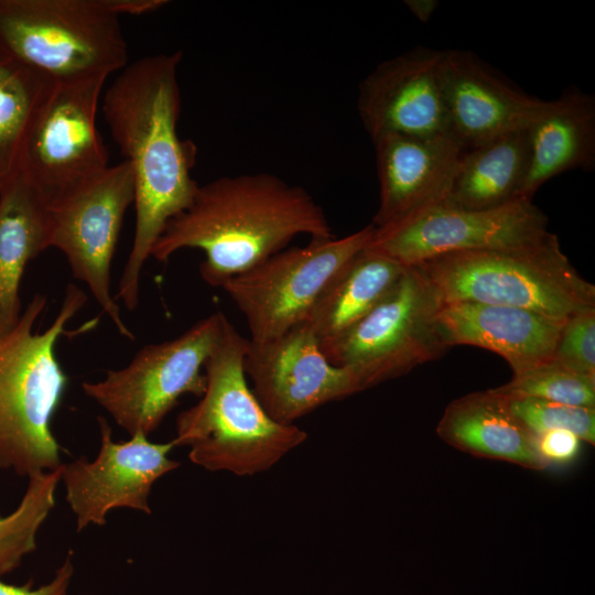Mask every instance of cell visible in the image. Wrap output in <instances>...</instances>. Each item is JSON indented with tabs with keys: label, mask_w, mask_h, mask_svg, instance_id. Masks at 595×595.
<instances>
[{
	"label": "cell",
	"mask_w": 595,
	"mask_h": 595,
	"mask_svg": "<svg viewBox=\"0 0 595 595\" xmlns=\"http://www.w3.org/2000/svg\"><path fill=\"white\" fill-rule=\"evenodd\" d=\"M54 82L0 50V186L17 174L29 126Z\"/></svg>",
	"instance_id": "obj_24"
},
{
	"label": "cell",
	"mask_w": 595,
	"mask_h": 595,
	"mask_svg": "<svg viewBox=\"0 0 595 595\" xmlns=\"http://www.w3.org/2000/svg\"><path fill=\"white\" fill-rule=\"evenodd\" d=\"M47 248L48 209L17 173L0 186V336L22 313L20 285L26 264Z\"/></svg>",
	"instance_id": "obj_21"
},
{
	"label": "cell",
	"mask_w": 595,
	"mask_h": 595,
	"mask_svg": "<svg viewBox=\"0 0 595 595\" xmlns=\"http://www.w3.org/2000/svg\"><path fill=\"white\" fill-rule=\"evenodd\" d=\"M549 234L548 217L529 199L493 209H467L442 201L375 228L367 248L415 267L452 252L519 246Z\"/></svg>",
	"instance_id": "obj_11"
},
{
	"label": "cell",
	"mask_w": 595,
	"mask_h": 595,
	"mask_svg": "<svg viewBox=\"0 0 595 595\" xmlns=\"http://www.w3.org/2000/svg\"><path fill=\"white\" fill-rule=\"evenodd\" d=\"M226 320L215 312L174 339L142 347L129 365L108 370L100 381L83 382L82 389L130 436H149L182 396L204 393L202 369Z\"/></svg>",
	"instance_id": "obj_9"
},
{
	"label": "cell",
	"mask_w": 595,
	"mask_h": 595,
	"mask_svg": "<svg viewBox=\"0 0 595 595\" xmlns=\"http://www.w3.org/2000/svg\"><path fill=\"white\" fill-rule=\"evenodd\" d=\"M444 51L414 48L377 65L359 84L357 110L374 140L385 134H450ZM451 136V134H450Z\"/></svg>",
	"instance_id": "obj_15"
},
{
	"label": "cell",
	"mask_w": 595,
	"mask_h": 595,
	"mask_svg": "<svg viewBox=\"0 0 595 595\" xmlns=\"http://www.w3.org/2000/svg\"><path fill=\"white\" fill-rule=\"evenodd\" d=\"M247 343L226 320L204 366V393L176 418L175 446L190 447L191 462L210 472H266L307 439L295 424L274 421L248 387L242 365Z\"/></svg>",
	"instance_id": "obj_4"
},
{
	"label": "cell",
	"mask_w": 595,
	"mask_h": 595,
	"mask_svg": "<svg viewBox=\"0 0 595 595\" xmlns=\"http://www.w3.org/2000/svg\"><path fill=\"white\" fill-rule=\"evenodd\" d=\"M502 397L512 415L533 436L551 430H566L576 434L583 442L595 444V408L536 398Z\"/></svg>",
	"instance_id": "obj_27"
},
{
	"label": "cell",
	"mask_w": 595,
	"mask_h": 595,
	"mask_svg": "<svg viewBox=\"0 0 595 595\" xmlns=\"http://www.w3.org/2000/svg\"><path fill=\"white\" fill-rule=\"evenodd\" d=\"M300 235L335 237L306 190L266 172L221 176L198 185L191 205L166 224L151 257L165 262L181 249H201V277L221 288Z\"/></svg>",
	"instance_id": "obj_2"
},
{
	"label": "cell",
	"mask_w": 595,
	"mask_h": 595,
	"mask_svg": "<svg viewBox=\"0 0 595 595\" xmlns=\"http://www.w3.org/2000/svg\"><path fill=\"white\" fill-rule=\"evenodd\" d=\"M442 304L513 306L566 320L595 309V286L562 251L558 237L524 245L443 255L415 266Z\"/></svg>",
	"instance_id": "obj_5"
},
{
	"label": "cell",
	"mask_w": 595,
	"mask_h": 595,
	"mask_svg": "<svg viewBox=\"0 0 595 595\" xmlns=\"http://www.w3.org/2000/svg\"><path fill=\"white\" fill-rule=\"evenodd\" d=\"M0 50L54 80L108 77L128 61L110 0H0Z\"/></svg>",
	"instance_id": "obj_6"
},
{
	"label": "cell",
	"mask_w": 595,
	"mask_h": 595,
	"mask_svg": "<svg viewBox=\"0 0 595 595\" xmlns=\"http://www.w3.org/2000/svg\"><path fill=\"white\" fill-rule=\"evenodd\" d=\"M107 76L55 80L26 131L17 173L50 209L65 202L110 166L97 129Z\"/></svg>",
	"instance_id": "obj_7"
},
{
	"label": "cell",
	"mask_w": 595,
	"mask_h": 595,
	"mask_svg": "<svg viewBox=\"0 0 595 595\" xmlns=\"http://www.w3.org/2000/svg\"><path fill=\"white\" fill-rule=\"evenodd\" d=\"M86 301L85 293L69 283L51 326L35 333L46 305V296L35 294L13 328L0 336V470L29 478L64 464L65 450L53 434L52 420L68 378L55 346Z\"/></svg>",
	"instance_id": "obj_3"
},
{
	"label": "cell",
	"mask_w": 595,
	"mask_h": 595,
	"mask_svg": "<svg viewBox=\"0 0 595 595\" xmlns=\"http://www.w3.org/2000/svg\"><path fill=\"white\" fill-rule=\"evenodd\" d=\"M97 423L100 446L96 457H77L63 464L61 470L65 499L78 532L91 524L105 526L107 515L117 508L150 515L149 497L154 483L180 466L169 457L176 447L173 440L154 443L143 434H134L128 441L115 442L108 421L98 416Z\"/></svg>",
	"instance_id": "obj_13"
},
{
	"label": "cell",
	"mask_w": 595,
	"mask_h": 595,
	"mask_svg": "<svg viewBox=\"0 0 595 595\" xmlns=\"http://www.w3.org/2000/svg\"><path fill=\"white\" fill-rule=\"evenodd\" d=\"M379 181L375 228L397 223L442 202L465 149L450 134L414 138L385 134L372 140Z\"/></svg>",
	"instance_id": "obj_17"
},
{
	"label": "cell",
	"mask_w": 595,
	"mask_h": 595,
	"mask_svg": "<svg viewBox=\"0 0 595 595\" xmlns=\"http://www.w3.org/2000/svg\"><path fill=\"white\" fill-rule=\"evenodd\" d=\"M110 2L119 15L144 14L156 11L167 3L165 0H110Z\"/></svg>",
	"instance_id": "obj_31"
},
{
	"label": "cell",
	"mask_w": 595,
	"mask_h": 595,
	"mask_svg": "<svg viewBox=\"0 0 595 595\" xmlns=\"http://www.w3.org/2000/svg\"><path fill=\"white\" fill-rule=\"evenodd\" d=\"M73 556L69 550L54 576L40 587H32V582L25 585L8 584L0 577V595H67L75 573Z\"/></svg>",
	"instance_id": "obj_30"
},
{
	"label": "cell",
	"mask_w": 595,
	"mask_h": 595,
	"mask_svg": "<svg viewBox=\"0 0 595 595\" xmlns=\"http://www.w3.org/2000/svg\"><path fill=\"white\" fill-rule=\"evenodd\" d=\"M552 359L595 377V309L577 312L565 320Z\"/></svg>",
	"instance_id": "obj_28"
},
{
	"label": "cell",
	"mask_w": 595,
	"mask_h": 595,
	"mask_svg": "<svg viewBox=\"0 0 595 595\" xmlns=\"http://www.w3.org/2000/svg\"><path fill=\"white\" fill-rule=\"evenodd\" d=\"M441 305L425 275L408 267L367 315L321 343V349L331 364L349 370L363 390L400 377L448 350L436 322Z\"/></svg>",
	"instance_id": "obj_8"
},
{
	"label": "cell",
	"mask_w": 595,
	"mask_h": 595,
	"mask_svg": "<svg viewBox=\"0 0 595 595\" xmlns=\"http://www.w3.org/2000/svg\"><path fill=\"white\" fill-rule=\"evenodd\" d=\"M436 322L448 349L470 345L490 350L515 374L552 359L565 320L513 306L452 302L441 305Z\"/></svg>",
	"instance_id": "obj_18"
},
{
	"label": "cell",
	"mask_w": 595,
	"mask_h": 595,
	"mask_svg": "<svg viewBox=\"0 0 595 595\" xmlns=\"http://www.w3.org/2000/svg\"><path fill=\"white\" fill-rule=\"evenodd\" d=\"M537 452L547 466L564 465L576 458L583 441L566 430H551L534 436Z\"/></svg>",
	"instance_id": "obj_29"
},
{
	"label": "cell",
	"mask_w": 595,
	"mask_h": 595,
	"mask_svg": "<svg viewBox=\"0 0 595 595\" xmlns=\"http://www.w3.org/2000/svg\"><path fill=\"white\" fill-rule=\"evenodd\" d=\"M62 466L28 478L17 508L0 517V577L19 567L36 549L37 533L55 507Z\"/></svg>",
	"instance_id": "obj_25"
},
{
	"label": "cell",
	"mask_w": 595,
	"mask_h": 595,
	"mask_svg": "<svg viewBox=\"0 0 595 595\" xmlns=\"http://www.w3.org/2000/svg\"><path fill=\"white\" fill-rule=\"evenodd\" d=\"M529 153L527 129L465 150L443 202L467 209H493L521 199Z\"/></svg>",
	"instance_id": "obj_22"
},
{
	"label": "cell",
	"mask_w": 595,
	"mask_h": 595,
	"mask_svg": "<svg viewBox=\"0 0 595 595\" xmlns=\"http://www.w3.org/2000/svg\"><path fill=\"white\" fill-rule=\"evenodd\" d=\"M448 132L465 149L527 129L549 100L506 80L466 50L444 51Z\"/></svg>",
	"instance_id": "obj_16"
},
{
	"label": "cell",
	"mask_w": 595,
	"mask_h": 595,
	"mask_svg": "<svg viewBox=\"0 0 595 595\" xmlns=\"http://www.w3.org/2000/svg\"><path fill=\"white\" fill-rule=\"evenodd\" d=\"M408 267L367 248L329 281L307 324L318 343L331 340L367 315L394 286Z\"/></svg>",
	"instance_id": "obj_23"
},
{
	"label": "cell",
	"mask_w": 595,
	"mask_h": 595,
	"mask_svg": "<svg viewBox=\"0 0 595 595\" xmlns=\"http://www.w3.org/2000/svg\"><path fill=\"white\" fill-rule=\"evenodd\" d=\"M529 167L522 198L532 201L552 177L595 164V99L576 87L565 89L527 128Z\"/></svg>",
	"instance_id": "obj_19"
},
{
	"label": "cell",
	"mask_w": 595,
	"mask_h": 595,
	"mask_svg": "<svg viewBox=\"0 0 595 595\" xmlns=\"http://www.w3.org/2000/svg\"><path fill=\"white\" fill-rule=\"evenodd\" d=\"M494 390L510 398H536L595 408V377L570 369L554 359L515 372L509 382Z\"/></svg>",
	"instance_id": "obj_26"
},
{
	"label": "cell",
	"mask_w": 595,
	"mask_h": 595,
	"mask_svg": "<svg viewBox=\"0 0 595 595\" xmlns=\"http://www.w3.org/2000/svg\"><path fill=\"white\" fill-rule=\"evenodd\" d=\"M182 57V51L143 56L123 67L102 97L105 121L134 175V236L115 298L130 311L153 246L198 187L191 175L195 147L177 133Z\"/></svg>",
	"instance_id": "obj_1"
},
{
	"label": "cell",
	"mask_w": 595,
	"mask_h": 595,
	"mask_svg": "<svg viewBox=\"0 0 595 595\" xmlns=\"http://www.w3.org/2000/svg\"><path fill=\"white\" fill-rule=\"evenodd\" d=\"M436 433L448 445L477 457L536 470L548 467L537 452L534 436L494 389L465 394L448 403Z\"/></svg>",
	"instance_id": "obj_20"
},
{
	"label": "cell",
	"mask_w": 595,
	"mask_h": 595,
	"mask_svg": "<svg viewBox=\"0 0 595 595\" xmlns=\"http://www.w3.org/2000/svg\"><path fill=\"white\" fill-rule=\"evenodd\" d=\"M375 227L342 238L283 249L227 280L221 289L247 320L250 339L263 342L307 322L324 289L370 241Z\"/></svg>",
	"instance_id": "obj_10"
},
{
	"label": "cell",
	"mask_w": 595,
	"mask_h": 595,
	"mask_svg": "<svg viewBox=\"0 0 595 595\" xmlns=\"http://www.w3.org/2000/svg\"><path fill=\"white\" fill-rule=\"evenodd\" d=\"M133 201V170L125 160L65 202L47 208L50 247L65 255L74 278L86 283L119 334L129 339L134 336L110 293V273L123 217Z\"/></svg>",
	"instance_id": "obj_12"
},
{
	"label": "cell",
	"mask_w": 595,
	"mask_h": 595,
	"mask_svg": "<svg viewBox=\"0 0 595 595\" xmlns=\"http://www.w3.org/2000/svg\"><path fill=\"white\" fill-rule=\"evenodd\" d=\"M242 365L256 398L282 424H294L313 410L363 390L349 370L327 360L306 322L272 339H248Z\"/></svg>",
	"instance_id": "obj_14"
},
{
	"label": "cell",
	"mask_w": 595,
	"mask_h": 595,
	"mask_svg": "<svg viewBox=\"0 0 595 595\" xmlns=\"http://www.w3.org/2000/svg\"><path fill=\"white\" fill-rule=\"evenodd\" d=\"M405 7L420 22L426 23L432 18L436 8L439 7L437 0H405Z\"/></svg>",
	"instance_id": "obj_32"
}]
</instances>
